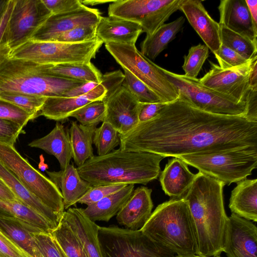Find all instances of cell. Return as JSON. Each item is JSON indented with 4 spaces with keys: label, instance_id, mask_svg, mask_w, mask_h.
I'll return each instance as SVG.
<instances>
[{
    "label": "cell",
    "instance_id": "60",
    "mask_svg": "<svg viewBox=\"0 0 257 257\" xmlns=\"http://www.w3.org/2000/svg\"><path fill=\"white\" fill-rule=\"evenodd\" d=\"M174 257H182V256H174ZM185 257H220V256H206V255H200V254H195L194 255H192V256H185Z\"/></svg>",
    "mask_w": 257,
    "mask_h": 257
},
{
    "label": "cell",
    "instance_id": "44",
    "mask_svg": "<svg viewBox=\"0 0 257 257\" xmlns=\"http://www.w3.org/2000/svg\"><path fill=\"white\" fill-rule=\"evenodd\" d=\"M126 184H117L92 186L77 202L87 206L96 203L104 197L117 192Z\"/></svg>",
    "mask_w": 257,
    "mask_h": 257
},
{
    "label": "cell",
    "instance_id": "21",
    "mask_svg": "<svg viewBox=\"0 0 257 257\" xmlns=\"http://www.w3.org/2000/svg\"><path fill=\"white\" fill-rule=\"evenodd\" d=\"M151 193L152 189L146 187L141 186L134 190L116 214L117 222L125 228L140 230L152 212Z\"/></svg>",
    "mask_w": 257,
    "mask_h": 257
},
{
    "label": "cell",
    "instance_id": "9",
    "mask_svg": "<svg viewBox=\"0 0 257 257\" xmlns=\"http://www.w3.org/2000/svg\"><path fill=\"white\" fill-rule=\"evenodd\" d=\"M0 162L44 205L62 216L63 197L56 185L31 166L14 147L0 143Z\"/></svg>",
    "mask_w": 257,
    "mask_h": 257
},
{
    "label": "cell",
    "instance_id": "39",
    "mask_svg": "<svg viewBox=\"0 0 257 257\" xmlns=\"http://www.w3.org/2000/svg\"><path fill=\"white\" fill-rule=\"evenodd\" d=\"M106 114V105L103 100L90 102L73 112L70 117H74L83 125L96 126L102 122Z\"/></svg>",
    "mask_w": 257,
    "mask_h": 257
},
{
    "label": "cell",
    "instance_id": "33",
    "mask_svg": "<svg viewBox=\"0 0 257 257\" xmlns=\"http://www.w3.org/2000/svg\"><path fill=\"white\" fill-rule=\"evenodd\" d=\"M45 73L61 78L100 83L102 74L91 63L43 65Z\"/></svg>",
    "mask_w": 257,
    "mask_h": 257
},
{
    "label": "cell",
    "instance_id": "38",
    "mask_svg": "<svg viewBox=\"0 0 257 257\" xmlns=\"http://www.w3.org/2000/svg\"><path fill=\"white\" fill-rule=\"evenodd\" d=\"M122 85L141 103H162L158 95L144 83L126 69Z\"/></svg>",
    "mask_w": 257,
    "mask_h": 257
},
{
    "label": "cell",
    "instance_id": "43",
    "mask_svg": "<svg viewBox=\"0 0 257 257\" xmlns=\"http://www.w3.org/2000/svg\"><path fill=\"white\" fill-rule=\"evenodd\" d=\"M0 118L12 120L24 127L35 118L34 116L19 107L0 98Z\"/></svg>",
    "mask_w": 257,
    "mask_h": 257
},
{
    "label": "cell",
    "instance_id": "49",
    "mask_svg": "<svg viewBox=\"0 0 257 257\" xmlns=\"http://www.w3.org/2000/svg\"><path fill=\"white\" fill-rule=\"evenodd\" d=\"M0 257H29L0 230Z\"/></svg>",
    "mask_w": 257,
    "mask_h": 257
},
{
    "label": "cell",
    "instance_id": "50",
    "mask_svg": "<svg viewBox=\"0 0 257 257\" xmlns=\"http://www.w3.org/2000/svg\"><path fill=\"white\" fill-rule=\"evenodd\" d=\"M166 104L164 103H141L139 113V123L155 117Z\"/></svg>",
    "mask_w": 257,
    "mask_h": 257
},
{
    "label": "cell",
    "instance_id": "23",
    "mask_svg": "<svg viewBox=\"0 0 257 257\" xmlns=\"http://www.w3.org/2000/svg\"><path fill=\"white\" fill-rule=\"evenodd\" d=\"M195 176L185 162L178 157H173L161 172L159 181L166 195L173 199H180L186 194Z\"/></svg>",
    "mask_w": 257,
    "mask_h": 257
},
{
    "label": "cell",
    "instance_id": "13",
    "mask_svg": "<svg viewBox=\"0 0 257 257\" xmlns=\"http://www.w3.org/2000/svg\"><path fill=\"white\" fill-rule=\"evenodd\" d=\"M6 34L11 51L29 41L52 15L42 0H13Z\"/></svg>",
    "mask_w": 257,
    "mask_h": 257
},
{
    "label": "cell",
    "instance_id": "8",
    "mask_svg": "<svg viewBox=\"0 0 257 257\" xmlns=\"http://www.w3.org/2000/svg\"><path fill=\"white\" fill-rule=\"evenodd\" d=\"M105 47L122 68L128 70L160 98L168 103L179 98L177 88L169 80L163 68L143 55L135 45L106 43Z\"/></svg>",
    "mask_w": 257,
    "mask_h": 257
},
{
    "label": "cell",
    "instance_id": "59",
    "mask_svg": "<svg viewBox=\"0 0 257 257\" xmlns=\"http://www.w3.org/2000/svg\"><path fill=\"white\" fill-rule=\"evenodd\" d=\"M38 168L42 171H45L48 168V166L45 163L44 158L42 155L40 156V162Z\"/></svg>",
    "mask_w": 257,
    "mask_h": 257
},
{
    "label": "cell",
    "instance_id": "31",
    "mask_svg": "<svg viewBox=\"0 0 257 257\" xmlns=\"http://www.w3.org/2000/svg\"><path fill=\"white\" fill-rule=\"evenodd\" d=\"M185 21L184 18L180 17L171 23L164 24L153 34L146 36L140 45L141 53L150 60H154L175 38Z\"/></svg>",
    "mask_w": 257,
    "mask_h": 257
},
{
    "label": "cell",
    "instance_id": "25",
    "mask_svg": "<svg viewBox=\"0 0 257 257\" xmlns=\"http://www.w3.org/2000/svg\"><path fill=\"white\" fill-rule=\"evenodd\" d=\"M49 179L56 185L63 197L65 209L77 203L78 201L92 186L80 177L72 164L59 171H46Z\"/></svg>",
    "mask_w": 257,
    "mask_h": 257
},
{
    "label": "cell",
    "instance_id": "18",
    "mask_svg": "<svg viewBox=\"0 0 257 257\" xmlns=\"http://www.w3.org/2000/svg\"><path fill=\"white\" fill-rule=\"evenodd\" d=\"M179 10L183 12L189 23L209 49L213 54L217 52L221 44L220 25L210 16L202 2L184 0Z\"/></svg>",
    "mask_w": 257,
    "mask_h": 257
},
{
    "label": "cell",
    "instance_id": "4",
    "mask_svg": "<svg viewBox=\"0 0 257 257\" xmlns=\"http://www.w3.org/2000/svg\"><path fill=\"white\" fill-rule=\"evenodd\" d=\"M156 244L175 256L197 254L196 232L186 200L173 199L159 204L140 229Z\"/></svg>",
    "mask_w": 257,
    "mask_h": 257
},
{
    "label": "cell",
    "instance_id": "51",
    "mask_svg": "<svg viewBox=\"0 0 257 257\" xmlns=\"http://www.w3.org/2000/svg\"><path fill=\"white\" fill-rule=\"evenodd\" d=\"M245 102L243 116L248 121L257 122V90H249Z\"/></svg>",
    "mask_w": 257,
    "mask_h": 257
},
{
    "label": "cell",
    "instance_id": "2",
    "mask_svg": "<svg viewBox=\"0 0 257 257\" xmlns=\"http://www.w3.org/2000/svg\"><path fill=\"white\" fill-rule=\"evenodd\" d=\"M225 185L200 172L182 198L189 206L196 237L197 254L220 256L228 219L223 203Z\"/></svg>",
    "mask_w": 257,
    "mask_h": 257
},
{
    "label": "cell",
    "instance_id": "56",
    "mask_svg": "<svg viewBox=\"0 0 257 257\" xmlns=\"http://www.w3.org/2000/svg\"><path fill=\"white\" fill-rule=\"evenodd\" d=\"M254 26L257 28V1L245 0Z\"/></svg>",
    "mask_w": 257,
    "mask_h": 257
},
{
    "label": "cell",
    "instance_id": "32",
    "mask_svg": "<svg viewBox=\"0 0 257 257\" xmlns=\"http://www.w3.org/2000/svg\"><path fill=\"white\" fill-rule=\"evenodd\" d=\"M96 126L83 125L76 121L71 122L68 132L72 158L77 167L94 156L92 144Z\"/></svg>",
    "mask_w": 257,
    "mask_h": 257
},
{
    "label": "cell",
    "instance_id": "26",
    "mask_svg": "<svg viewBox=\"0 0 257 257\" xmlns=\"http://www.w3.org/2000/svg\"><path fill=\"white\" fill-rule=\"evenodd\" d=\"M28 145L54 156L59 163L61 170H65L72 158L68 130H66L58 121L49 134L33 141Z\"/></svg>",
    "mask_w": 257,
    "mask_h": 257
},
{
    "label": "cell",
    "instance_id": "46",
    "mask_svg": "<svg viewBox=\"0 0 257 257\" xmlns=\"http://www.w3.org/2000/svg\"><path fill=\"white\" fill-rule=\"evenodd\" d=\"M23 128L16 122L0 118V143L14 147L19 136L25 133Z\"/></svg>",
    "mask_w": 257,
    "mask_h": 257
},
{
    "label": "cell",
    "instance_id": "40",
    "mask_svg": "<svg viewBox=\"0 0 257 257\" xmlns=\"http://www.w3.org/2000/svg\"><path fill=\"white\" fill-rule=\"evenodd\" d=\"M209 56V48L205 45L198 44L191 47L184 57L182 68L184 75L190 78L197 77L203 65Z\"/></svg>",
    "mask_w": 257,
    "mask_h": 257
},
{
    "label": "cell",
    "instance_id": "24",
    "mask_svg": "<svg viewBox=\"0 0 257 257\" xmlns=\"http://www.w3.org/2000/svg\"><path fill=\"white\" fill-rule=\"evenodd\" d=\"M142 32L139 24L111 16H101L96 27V36L104 43L135 45Z\"/></svg>",
    "mask_w": 257,
    "mask_h": 257
},
{
    "label": "cell",
    "instance_id": "1",
    "mask_svg": "<svg viewBox=\"0 0 257 257\" xmlns=\"http://www.w3.org/2000/svg\"><path fill=\"white\" fill-rule=\"evenodd\" d=\"M119 148L163 157L257 147V122L201 110L178 98L152 119L120 135Z\"/></svg>",
    "mask_w": 257,
    "mask_h": 257
},
{
    "label": "cell",
    "instance_id": "36",
    "mask_svg": "<svg viewBox=\"0 0 257 257\" xmlns=\"http://www.w3.org/2000/svg\"><path fill=\"white\" fill-rule=\"evenodd\" d=\"M0 98L19 107L36 118L47 97L15 91L0 92Z\"/></svg>",
    "mask_w": 257,
    "mask_h": 257
},
{
    "label": "cell",
    "instance_id": "27",
    "mask_svg": "<svg viewBox=\"0 0 257 257\" xmlns=\"http://www.w3.org/2000/svg\"><path fill=\"white\" fill-rule=\"evenodd\" d=\"M229 207L232 213L246 220L257 221V179H243L232 190Z\"/></svg>",
    "mask_w": 257,
    "mask_h": 257
},
{
    "label": "cell",
    "instance_id": "10",
    "mask_svg": "<svg viewBox=\"0 0 257 257\" xmlns=\"http://www.w3.org/2000/svg\"><path fill=\"white\" fill-rule=\"evenodd\" d=\"M169 80L177 88L179 98L205 112L222 115H243L246 102L230 97L202 85L198 78H190L164 69Z\"/></svg>",
    "mask_w": 257,
    "mask_h": 257
},
{
    "label": "cell",
    "instance_id": "6",
    "mask_svg": "<svg viewBox=\"0 0 257 257\" xmlns=\"http://www.w3.org/2000/svg\"><path fill=\"white\" fill-rule=\"evenodd\" d=\"M199 172L229 185L246 178L257 167V147L200 153L178 157Z\"/></svg>",
    "mask_w": 257,
    "mask_h": 257
},
{
    "label": "cell",
    "instance_id": "12",
    "mask_svg": "<svg viewBox=\"0 0 257 257\" xmlns=\"http://www.w3.org/2000/svg\"><path fill=\"white\" fill-rule=\"evenodd\" d=\"M99 238L105 257H174L141 230L116 226L99 227Z\"/></svg>",
    "mask_w": 257,
    "mask_h": 257
},
{
    "label": "cell",
    "instance_id": "28",
    "mask_svg": "<svg viewBox=\"0 0 257 257\" xmlns=\"http://www.w3.org/2000/svg\"><path fill=\"white\" fill-rule=\"evenodd\" d=\"M0 179L12 190L20 202L32 208L56 226L58 225L62 216L56 213L31 194L1 162Z\"/></svg>",
    "mask_w": 257,
    "mask_h": 257
},
{
    "label": "cell",
    "instance_id": "58",
    "mask_svg": "<svg viewBox=\"0 0 257 257\" xmlns=\"http://www.w3.org/2000/svg\"><path fill=\"white\" fill-rule=\"evenodd\" d=\"M9 2L10 0H0V20L4 14Z\"/></svg>",
    "mask_w": 257,
    "mask_h": 257
},
{
    "label": "cell",
    "instance_id": "3",
    "mask_svg": "<svg viewBox=\"0 0 257 257\" xmlns=\"http://www.w3.org/2000/svg\"><path fill=\"white\" fill-rule=\"evenodd\" d=\"M164 158L154 153L119 148L103 156H94L77 170L82 179L92 186L146 185L158 178L160 162Z\"/></svg>",
    "mask_w": 257,
    "mask_h": 257
},
{
    "label": "cell",
    "instance_id": "20",
    "mask_svg": "<svg viewBox=\"0 0 257 257\" xmlns=\"http://www.w3.org/2000/svg\"><path fill=\"white\" fill-rule=\"evenodd\" d=\"M106 93L104 87L99 83L87 93L80 96L47 97L39 116L57 121L64 120L81 107L93 101L103 100Z\"/></svg>",
    "mask_w": 257,
    "mask_h": 257
},
{
    "label": "cell",
    "instance_id": "16",
    "mask_svg": "<svg viewBox=\"0 0 257 257\" xmlns=\"http://www.w3.org/2000/svg\"><path fill=\"white\" fill-rule=\"evenodd\" d=\"M223 252L228 257H257L255 225L232 213L225 227Z\"/></svg>",
    "mask_w": 257,
    "mask_h": 257
},
{
    "label": "cell",
    "instance_id": "48",
    "mask_svg": "<svg viewBox=\"0 0 257 257\" xmlns=\"http://www.w3.org/2000/svg\"><path fill=\"white\" fill-rule=\"evenodd\" d=\"M124 80V74L120 70L107 72L102 75L100 84L106 90L104 99L114 93L121 86Z\"/></svg>",
    "mask_w": 257,
    "mask_h": 257
},
{
    "label": "cell",
    "instance_id": "7",
    "mask_svg": "<svg viewBox=\"0 0 257 257\" xmlns=\"http://www.w3.org/2000/svg\"><path fill=\"white\" fill-rule=\"evenodd\" d=\"M103 43L97 37L89 41L74 44L30 40L11 51L9 57L41 65L87 63L95 57Z\"/></svg>",
    "mask_w": 257,
    "mask_h": 257
},
{
    "label": "cell",
    "instance_id": "52",
    "mask_svg": "<svg viewBox=\"0 0 257 257\" xmlns=\"http://www.w3.org/2000/svg\"><path fill=\"white\" fill-rule=\"evenodd\" d=\"M13 4L14 1L10 0L8 6L0 20V52L8 45L7 40L6 30Z\"/></svg>",
    "mask_w": 257,
    "mask_h": 257
},
{
    "label": "cell",
    "instance_id": "5",
    "mask_svg": "<svg viewBox=\"0 0 257 257\" xmlns=\"http://www.w3.org/2000/svg\"><path fill=\"white\" fill-rule=\"evenodd\" d=\"M7 46L0 52V92L15 91L45 97L62 96L86 82L47 74L43 65L9 57Z\"/></svg>",
    "mask_w": 257,
    "mask_h": 257
},
{
    "label": "cell",
    "instance_id": "17",
    "mask_svg": "<svg viewBox=\"0 0 257 257\" xmlns=\"http://www.w3.org/2000/svg\"><path fill=\"white\" fill-rule=\"evenodd\" d=\"M103 101L106 105L103 121L110 123L120 135L126 134L138 124L141 103L122 85Z\"/></svg>",
    "mask_w": 257,
    "mask_h": 257
},
{
    "label": "cell",
    "instance_id": "22",
    "mask_svg": "<svg viewBox=\"0 0 257 257\" xmlns=\"http://www.w3.org/2000/svg\"><path fill=\"white\" fill-rule=\"evenodd\" d=\"M218 10L220 25L257 43V28L245 0H222Z\"/></svg>",
    "mask_w": 257,
    "mask_h": 257
},
{
    "label": "cell",
    "instance_id": "37",
    "mask_svg": "<svg viewBox=\"0 0 257 257\" xmlns=\"http://www.w3.org/2000/svg\"><path fill=\"white\" fill-rule=\"evenodd\" d=\"M120 135L109 123L103 121L94 132L93 144L96 149L97 156L105 155L120 144Z\"/></svg>",
    "mask_w": 257,
    "mask_h": 257
},
{
    "label": "cell",
    "instance_id": "41",
    "mask_svg": "<svg viewBox=\"0 0 257 257\" xmlns=\"http://www.w3.org/2000/svg\"><path fill=\"white\" fill-rule=\"evenodd\" d=\"M97 26H82L65 32L54 41L65 43H80L91 41L96 36Z\"/></svg>",
    "mask_w": 257,
    "mask_h": 257
},
{
    "label": "cell",
    "instance_id": "19",
    "mask_svg": "<svg viewBox=\"0 0 257 257\" xmlns=\"http://www.w3.org/2000/svg\"><path fill=\"white\" fill-rule=\"evenodd\" d=\"M62 218L76 235L87 257H105L98 235L99 226L86 215L83 209L70 207Z\"/></svg>",
    "mask_w": 257,
    "mask_h": 257
},
{
    "label": "cell",
    "instance_id": "55",
    "mask_svg": "<svg viewBox=\"0 0 257 257\" xmlns=\"http://www.w3.org/2000/svg\"><path fill=\"white\" fill-rule=\"evenodd\" d=\"M249 89L257 90V59L253 62L248 75Z\"/></svg>",
    "mask_w": 257,
    "mask_h": 257
},
{
    "label": "cell",
    "instance_id": "29",
    "mask_svg": "<svg viewBox=\"0 0 257 257\" xmlns=\"http://www.w3.org/2000/svg\"><path fill=\"white\" fill-rule=\"evenodd\" d=\"M135 184H127L120 190L113 193L83 209L86 215L92 221L108 222L121 209L131 196Z\"/></svg>",
    "mask_w": 257,
    "mask_h": 257
},
{
    "label": "cell",
    "instance_id": "35",
    "mask_svg": "<svg viewBox=\"0 0 257 257\" xmlns=\"http://www.w3.org/2000/svg\"><path fill=\"white\" fill-rule=\"evenodd\" d=\"M220 31L222 44L247 60L257 56V43L230 30L222 25H220Z\"/></svg>",
    "mask_w": 257,
    "mask_h": 257
},
{
    "label": "cell",
    "instance_id": "61",
    "mask_svg": "<svg viewBox=\"0 0 257 257\" xmlns=\"http://www.w3.org/2000/svg\"><path fill=\"white\" fill-rule=\"evenodd\" d=\"M60 249H61V248H60ZM61 252H62V253L63 256V257H67V256H66V255L64 254V253L63 252V251L61 250Z\"/></svg>",
    "mask_w": 257,
    "mask_h": 257
},
{
    "label": "cell",
    "instance_id": "30",
    "mask_svg": "<svg viewBox=\"0 0 257 257\" xmlns=\"http://www.w3.org/2000/svg\"><path fill=\"white\" fill-rule=\"evenodd\" d=\"M0 230L29 257H42L33 236L41 231L16 217H0Z\"/></svg>",
    "mask_w": 257,
    "mask_h": 257
},
{
    "label": "cell",
    "instance_id": "54",
    "mask_svg": "<svg viewBox=\"0 0 257 257\" xmlns=\"http://www.w3.org/2000/svg\"><path fill=\"white\" fill-rule=\"evenodd\" d=\"M0 200L6 201H19L14 193L1 179Z\"/></svg>",
    "mask_w": 257,
    "mask_h": 257
},
{
    "label": "cell",
    "instance_id": "14",
    "mask_svg": "<svg viewBox=\"0 0 257 257\" xmlns=\"http://www.w3.org/2000/svg\"><path fill=\"white\" fill-rule=\"evenodd\" d=\"M257 56L243 65L222 69L210 61V69L199 82L203 86L227 96L238 102H245L249 91L248 75Z\"/></svg>",
    "mask_w": 257,
    "mask_h": 257
},
{
    "label": "cell",
    "instance_id": "34",
    "mask_svg": "<svg viewBox=\"0 0 257 257\" xmlns=\"http://www.w3.org/2000/svg\"><path fill=\"white\" fill-rule=\"evenodd\" d=\"M51 234L67 257H87L76 235L62 218Z\"/></svg>",
    "mask_w": 257,
    "mask_h": 257
},
{
    "label": "cell",
    "instance_id": "11",
    "mask_svg": "<svg viewBox=\"0 0 257 257\" xmlns=\"http://www.w3.org/2000/svg\"><path fill=\"white\" fill-rule=\"evenodd\" d=\"M184 0H114L108 16L139 24L146 36L153 34L180 7Z\"/></svg>",
    "mask_w": 257,
    "mask_h": 257
},
{
    "label": "cell",
    "instance_id": "57",
    "mask_svg": "<svg viewBox=\"0 0 257 257\" xmlns=\"http://www.w3.org/2000/svg\"><path fill=\"white\" fill-rule=\"evenodd\" d=\"M81 1V3L84 6H86L87 5L90 6H95L97 5L104 4L108 3H112L114 1L111 0H84Z\"/></svg>",
    "mask_w": 257,
    "mask_h": 257
},
{
    "label": "cell",
    "instance_id": "15",
    "mask_svg": "<svg viewBox=\"0 0 257 257\" xmlns=\"http://www.w3.org/2000/svg\"><path fill=\"white\" fill-rule=\"evenodd\" d=\"M101 17L99 11L84 5L77 10L52 14L34 33L31 40L53 42L63 33L82 26H97Z\"/></svg>",
    "mask_w": 257,
    "mask_h": 257
},
{
    "label": "cell",
    "instance_id": "53",
    "mask_svg": "<svg viewBox=\"0 0 257 257\" xmlns=\"http://www.w3.org/2000/svg\"><path fill=\"white\" fill-rule=\"evenodd\" d=\"M99 84L93 82H86L67 91L62 96L72 97L83 95L94 88Z\"/></svg>",
    "mask_w": 257,
    "mask_h": 257
},
{
    "label": "cell",
    "instance_id": "42",
    "mask_svg": "<svg viewBox=\"0 0 257 257\" xmlns=\"http://www.w3.org/2000/svg\"><path fill=\"white\" fill-rule=\"evenodd\" d=\"M33 236L42 257H63L51 232H33Z\"/></svg>",
    "mask_w": 257,
    "mask_h": 257
},
{
    "label": "cell",
    "instance_id": "47",
    "mask_svg": "<svg viewBox=\"0 0 257 257\" xmlns=\"http://www.w3.org/2000/svg\"><path fill=\"white\" fill-rule=\"evenodd\" d=\"M42 2L52 14L72 12L84 6L80 0H42Z\"/></svg>",
    "mask_w": 257,
    "mask_h": 257
},
{
    "label": "cell",
    "instance_id": "45",
    "mask_svg": "<svg viewBox=\"0 0 257 257\" xmlns=\"http://www.w3.org/2000/svg\"><path fill=\"white\" fill-rule=\"evenodd\" d=\"M214 54L219 63V66L222 69L238 67L246 64L252 59L247 60L244 59L238 53L222 44L219 50Z\"/></svg>",
    "mask_w": 257,
    "mask_h": 257
}]
</instances>
